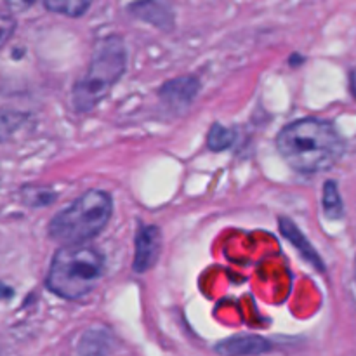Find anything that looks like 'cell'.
<instances>
[{
	"label": "cell",
	"instance_id": "cell-6",
	"mask_svg": "<svg viewBox=\"0 0 356 356\" xmlns=\"http://www.w3.org/2000/svg\"><path fill=\"white\" fill-rule=\"evenodd\" d=\"M160 245H162V235L156 226H139L136 233V252H134V270L138 273H146L153 268L155 261L159 259Z\"/></svg>",
	"mask_w": 356,
	"mask_h": 356
},
{
	"label": "cell",
	"instance_id": "cell-8",
	"mask_svg": "<svg viewBox=\"0 0 356 356\" xmlns=\"http://www.w3.org/2000/svg\"><path fill=\"white\" fill-rule=\"evenodd\" d=\"M131 10L138 19L146 21V23H152L159 28L172 26V13H170L169 7L163 6V3H155V2L134 3V6L131 7Z\"/></svg>",
	"mask_w": 356,
	"mask_h": 356
},
{
	"label": "cell",
	"instance_id": "cell-16",
	"mask_svg": "<svg viewBox=\"0 0 356 356\" xmlns=\"http://www.w3.org/2000/svg\"><path fill=\"white\" fill-rule=\"evenodd\" d=\"M10 296H13V289H9L6 284H2V282H0V299L10 298Z\"/></svg>",
	"mask_w": 356,
	"mask_h": 356
},
{
	"label": "cell",
	"instance_id": "cell-7",
	"mask_svg": "<svg viewBox=\"0 0 356 356\" xmlns=\"http://www.w3.org/2000/svg\"><path fill=\"white\" fill-rule=\"evenodd\" d=\"M273 350V344L266 337L256 334L233 336L216 344L214 351L221 356H257Z\"/></svg>",
	"mask_w": 356,
	"mask_h": 356
},
{
	"label": "cell",
	"instance_id": "cell-10",
	"mask_svg": "<svg viewBox=\"0 0 356 356\" xmlns=\"http://www.w3.org/2000/svg\"><path fill=\"white\" fill-rule=\"evenodd\" d=\"M282 232H284V235L287 236L289 242L294 243L296 247H298L299 250H301L302 254H305V257L308 261H312L315 266H320L322 268V261H320V257L316 256L315 250L312 249V245L308 243V240L302 236V233L299 232L298 228H296V225L292 221H287V219H282Z\"/></svg>",
	"mask_w": 356,
	"mask_h": 356
},
{
	"label": "cell",
	"instance_id": "cell-1",
	"mask_svg": "<svg viewBox=\"0 0 356 356\" xmlns=\"http://www.w3.org/2000/svg\"><path fill=\"white\" fill-rule=\"evenodd\" d=\"M344 139L330 122L322 118H301L285 125L277 136L282 159L301 174L325 172L343 156Z\"/></svg>",
	"mask_w": 356,
	"mask_h": 356
},
{
	"label": "cell",
	"instance_id": "cell-9",
	"mask_svg": "<svg viewBox=\"0 0 356 356\" xmlns=\"http://www.w3.org/2000/svg\"><path fill=\"white\" fill-rule=\"evenodd\" d=\"M108 350H110V337L106 332L99 330L86 332L79 344L80 356H106Z\"/></svg>",
	"mask_w": 356,
	"mask_h": 356
},
{
	"label": "cell",
	"instance_id": "cell-12",
	"mask_svg": "<svg viewBox=\"0 0 356 356\" xmlns=\"http://www.w3.org/2000/svg\"><path fill=\"white\" fill-rule=\"evenodd\" d=\"M235 141V132L221 124H212L207 134V148L212 152H222L228 149Z\"/></svg>",
	"mask_w": 356,
	"mask_h": 356
},
{
	"label": "cell",
	"instance_id": "cell-5",
	"mask_svg": "<svg viewBox=\"0 0 356 356\" xmlns=\"http://www.w3.org/2000/svg\"><path fill=\"white\" fill-rule=\"evenodd\" d=\"M200 90V82L197 76H179L163 83L159 90L160 101L170 111H183L193 103L195 96Z\"/></svg>",
	"mask_w": 356,
	"mask_h": 356
},
{
	"label": "cell",
	"instance_id": "cell-14",
	"mask_svg": "<svg viewBox=\"0 0 356 356\" xmlns=\"http://www.w3.org/2000/svg\"><path fill=\"white\" fill-rule=\"evenodd\" d=\"M23 118V115L16 113V111H0V141L10 138L21 127Z\"/></svg>",
	"mask_w": 356,
	"mask_h": 356
},
{
	"label": "cell",
	"instance_id": "cell-2",
	"mask_svg": "<svg viewBox=\"0 0 356 356\" xmlns=\"http://www.w3.org/2000/svg\"><path fill=\"white\" fill-rule=\"evenodd\" d=\"M113 214V198L108 191L89 190L66 205L49 222V235L63 247L86 245L99 235Z\"/></svg>",
	"mask_w": 356,
	"mask_h": 356
},
{
	"label": "cell",
	"instance_id": "cell-3",
	"mask_svg": "<svg viewBox=\"0 0 356 356\" xmlns=\"http://www.w3.org/2000/svg\"><path fill=\"white\" fill-rule=\"evenodd\" d=\"M127 66L125 44L118 35L97 42L86 73L73 87V106L79 113L94 110L122 79Z\"/></svg>",
	"mask_w": 356,
	"mask_h": 356
},
{
	"label": "cell",
	"instance_id": "cell-4",
	"mask_svg": "<svg viewBox=\"0 0 356 356\" xmlns=\"http://www.w3.org/2000/svg\"><path fill=\"white\" fill-rule=\"evenodd\" d=\"M103 256L94 247H61L52 257L45 284L52 294L76 301L96 289L103 278Z\"/></svg>",
	"mask_w": 356,
	"mask_h": 356
},
{
	"label": "cell",
	"instance_id": "cell-11",
	"mask_svg": "<svg viewBox=\"0 0 356 356\" xmlns=\"http://www.w3.org/2000/svg\"><path fill=\"white\" fill-rule=\"evenodd\" d=\"M323 212L329 219H341L344 216L343 198L334 181H329L323 186Z\"/></svg>",
	"mask_w": 356,
	"mask_h": 356
},
{
	"label": "cell",
	"instance_id": "cell-15",
	"mask_svg": "<svg viewBox=\"0 0 356 356\" xmlns=\"http://www.w3.org/2000/svg\"><path fill=\"white\" fill-rule=\"evenodd\" d=\"M14 30H16V19L9 13L0 10V51L9 42V38L13 37Z\"/></svg>",
	"mask_w": 356,
	"mask_h": 356
},
{
	"label": "cell",
	"instance_id": "cell-13",
	"mask_svg": "<svg viewBox=\"0 0 356 356\" xmlns=\"http://www.w3.org/2000/svg\"><path fill=\"white\" fill-rule=\"evenodd\" d=\"M45 9L52 13L63 14L70 17H80L89 10L90 2H76V0H54V2H45Z\"/></svg>",
	"mask_w": 356,
	"mask_h": 356
},
{
	"label": "cell",
	"instance_id": "cell-17",
	"mask_svg": "<svg viewBox=\"0 0 356 356\" xmlns=\"http://www.w3.org/2000/svg\"><path fill=\"white\" fill-rule=\"evenodd\" d=\"M355 277H356V263H355Z\"/></svg>",
	"mask_w": 356,
	"mask_h": 356
}]
</instances>
